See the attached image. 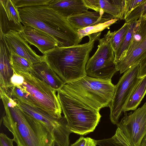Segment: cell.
Returning a JSON list of instances; mask_svg holds the SVG:
<instances>
[{
  "mask_svg": "<svg viewBox=\"0 0 146 146\" xmlns=\"http://www.w3.org/2000/svg\"><path fill=\"white\" fill-rule=\"evenodd\" d=\"M101 32L88 35L89 41L68 47L58 46L44 56V61L65 84L86 76V67L96 41Z\"/></svg>",
  "mask_w": 146,
  "mask_h": 146,
  "instance_id": "cell-1",
  "label": "cell"
},
{
  "mask_svg": "<svg viewBox=\"0 0 146 146\" xmlns=\"http://www.w3.org/2000/svg\"><path fill=\"white\" fill-rule=\"evenodd\" d=\"M23 26L38 29L53 37L58 46L65 47L79 44L82 40L77 31L62 16L50 8L48 5L18 9Z\"/></svg>",
  "mask_w": 146,
  "mask_h": 146,
  "instance_id": "cell-2",
  "label": "cell"
},
{
  "mask_svg": "<svg viewBox=\"0 0 146 146\" xmlns=\"http://www.w3.org/2000/svg\"><path fill=\"white\" fill-rule=\"evenodd\" d=\"M5 114L3 124L12 133L17 146H54V137L44 124L22 112L17 106L9 108L2 100Z\"/></svg>",
  "mask_w": 146,
  "mask_h": 146,
  "instance_id": "cell-3",
  "label": "cell"
},
{
  "mask_svg": "<svg viewBox=\"0 0 146 146\" xmlns=\"http://www.w3.org/2000/svg\"><path fill=\"white\" fill-rule=\"evenodd\" d=\"M57 92L69 131L80 135L93 131L101 117L100 111L80 100L64 85Z\"/></svg>",
  "mask_w": 146,
  "mask_h": 146,
  "instance_id": "cell-4",
  "label": "cell"
},
{
  "mask_svg": "<svg viewBox=\"0 0 146 146\" xmlns=\"http://www.w3.org/2000/svg\"><path fill=\"white\" fill-rule=\"evenodd\" d=\"M64 86L80 100L99 111L109 106L115 89L111 80H101L87 76Z\"/></svg>",
  "mask_w": 146,
  "mask_h": 146,
  "instance_id": "cell-5",
  "label": "cell"
},
{
  "mask_svg": "<svg viewBox=\"0 0 146 146\" xmlns=\"http://www.w3.org/2000/svg\"><path fill=\"white\" fill-rule=\"evenodd\" d=\"M14 71L24 78L21 86L25 91L27 99L22 103L40 109L54 118L62 117L61 106L54 89L30 72Z\"/></svg>",
  "mask_w": 146,
  "mask_h": 146,
  "instance_id": "cell-6",
  "label": "cell"
},
{
  "mask_svg": "<svg viewBox=\"0 0 146 146\" xmlns=\"http://www.w3.org/2000/svg\"><path fill=\"white\" fill-rule=\"evenodd\" d=\"M114 32L109 31L100 38L98 49L88 60L86 67V76L98 79L111 80L117 71L114 51L111 43Z\"/></svg>",
  "mask_w": 146,
  "mask_h": 146,
  "instance_id": "cell-7",
  "label": "cell"
},
{
  "mask_svg": "<svg viewBox=\"0 0 146 146\" xmlns=\"http://www.w3.org/2000/svg\"><path fill=\"white\" fill-rule=\"evenodd\" d=\"M139 64L131 67L124 73L115 85L114 94L109 106L110 119L114 125H117L119 122L132 91L139 80Z\"/></svg>",
  "mask_w": 146,
  "mask_h": 146,
  "instance_id": "cell-8",
  "label": "cell"
},
{
  "mask_svg": "<svg viewBox=\"0 0 146 146\" xmlns=\"http://www.w3.org/2000/svg\"><path fill=\"white\" fill-rule=\"evenodd\" d=\"M17 106L22 112L45 125L54 137L55 142L61 146H69L70 134L64 116L57 119L37 108L25 104L17 103Z\"/></svg>",
  "mask_w": 146,
  "mask_h": 146,
  "instance_id": "cell-9",
  "label": "cell"
},
{
  "mask_svg": "<svg viewBox=\"0 0 146 146\" xmlns=\"http://www.w3.org/2000/svg\"><path fill=\"white\" fill-rule=\"evenodd\" d=\"M146 52V19L137 20L134 33L125 56L115 63L117 71L124 73L133 66L139 64Z\"/></svg>",
  "mask_w": 146,
  "mask_h": 146,
  "instance_id": "cell-10",
  "label": "cell"
},
{
  "mask_svg": "<svg viewBox=\"0 0 146 146\" xmlns=\"http://www.w3.org/2000/svg\"><path fill=\"white\" fill-rule=\"evenodd\" d=\"M124 115L117 125L130 146H140L146 134V102L132 113Z\"/></svg>",
  "mask_w": 146,
  "mask_h": 146,
  "instance_id": "cell-11",
  "label": "cell"
},
{
  "mask_svg": "<svg viewBox=\"0 0 146 146\" xmlns=\"http://www.w3.org/2000/svg\"><path fill=\"white\" fill-rule=\"evenodd\" d=\"M3 35L5 44L11 52L16 53L33 64L44 61V56L37 55L19 32L11 30Z\"/></svg>",
  "mask_w": 146,
  "mask_h": 146,
  "instance_id": "cell-12",
  "label": "cell"
},
{
  "mask_svg": "<svg viewBox=\"0 0 146 146\" xmlns=\"http://www.w3.org/2000/svg\"><path fill=\"white\" fill-rule=\"evenodd\" d=\"M18 8L12 0H0V33L10 31L21 32L23 26Z\"/></svg>",
  "mask_w": 146,
  "mask_h": 146,
  "instance_id": "cell-13",
  "label": "cell"
},
{
  "mask_svg": "<svg viewBox=\"0 0 146 146\" xmlns=\"http://www.w3.org/2000/svg\"><path fill=\"white\" fill-rule=\"evenodd\" d=\"M20 33L28 43L35 46L44 55L58 46L53 37L36 28L23 26L22 31Z\"/></svg>",
  "mask_w": 146,
  "mask_h": 146,
  "instance_id": "cell-14",
  "label": "cell"
},
{
  "mask_svg": "<svg viewBox=\"0 0 146 146\" xmlns=\"http://www.w3.org/2000/svg\"><path fill=\"white\" fill-rule=\"evenodd\" d=\"M86 7L95 11L104 12L114 19H124L125 0H83Z\"/></svg>",
  "mask_w": 146,
  "mask_h": 146,
  "instance_id": "cell-15",
  "label": "cell"
},
{
  "mask_svg": "<svg viewBox=\"0 0 146 146\" xmlns=\"http://www.w3.org/2000/svg\"><path fill=\"white\" fill-rule=\"evenodd\" d=\"M104 14L102 11H87L72 15L67 19L73 27L78 30L114 19L110 15Z\"/></svg>",
  "mask_w": 146,
  "mask_h": 146,
  "instance_id": "cell-16",
  "label": "cell"
},
{
  "mask_svg": "<svg viewBox=\"0 0 146 146\" xmlns=\"http://www.w3.org/2000/svg\"><path fill=\"white\" fill-rule=\"evenodd\" d=\"M0 88L6 91L13 85L11 79L13 71L9 62L10 52L4 41L3 35L0 34Z\"/></svg>",
  "mask_w": 146,
  "mask_h": 146,
  "instance_id": "cell-17",
  "label": "cell"
},
{
  "mask_svg": "<svg viewBox=\"0 0 146 146\" xmlns=\"http://www.w3.org/2000/svg\"><path fill=\"white\" fill-rule=\"evenodd\" d=\"M30 73L44 81L56 92L65 84L44 61L33 64Z\"/></svg>",
  "mask_w": 146,
  "mask_h": 146,
  "instance_id": "cell-18",
  "label": "cell"
},
{
  "mask_svg": "<svg viewBox=\"0 0 146 146\" xmlns=\"http://www.w3.org/2000/svg\"><path fill=\"white\" fill-rule=\"evenodd\" d=\"M49 7L65 17L88 11L83 0H51Z\"/></svg>",
  "mask_w": 146,
  "mask_h": 146,
  "instance_id": "cell-19",
  "label": "cell"
},
{
  "mask_svg": "<svg viewBox=\"0 0 146 146\" xmlns=\"http://www.w3.org/2000/svg\"><path fill=\"white\" fill-rule=\"evenodd\" d=\"M146 94V75L139 79L129 97L124 112L136 110Z\"/></svg>",
  "mask_w": 146,
  "mask_h": 146,
  "instance_id": "cell-20",
  "label": "cell"
},
{
  "mask_svg": "<svg viewBox=\"0 0 146 146\" xmlns=\"http://www.w3.org/2000/svg\"><path fill=\"white\" fill-rule=\"evenodd\" d=\"M137 20L128 23L129 25L127 33L117 52L114 54L115 63L119 61L125 56L130 44Z\"/></svg>",
  "mask_w": 146,
  "mask_h": 146,
  "instance_id": "cell-21",
  "label": "cell"
},
{
  "mask_svg": "<svg viewBox=\"0 0 146 146\" xmlns=\"http://www.w3.org/2000/svg\"><path fill=\"white\" fill-rule=\"evenodd\" d=\"M10 52L9 62L13 70L15 72H30L33 64L16 53Z\"/></svg>",
  "mask_w": 146,
  "mask_h": 146,
  "instance_id": "cell-22",
  "label": "cell"
},
{
  "mask_svg": "<svg viewBox=\"0 0 146 146\" xmlns=\"http://www.w3.org/2000/svg\"><path fill=\"white\" fill-rule=\"evenodd\" d=\"M119 19H113L104 23H99L77 31L78 37L80 39L86 36L101 32L104 30L108 29Z\"/></svg>",
  "mask_w": 146,
  "mask_h": 146,
  "instance_id": "cell-23",
  "label": "cell"
},
{
  "mask_svg": "<svg viewBox=\"0 0 146 146\" xmlns=\"http://www.w3.org/2000/svg\"><path fill=\"white\" fill-rule=\"evenodd\" d=\"M100 146H130L121 130L117 128L115 134L111 138L96 140Z\"/></svg>",
  "mask_w": 146,
  "mask_h": 146,
  "instance_id": "cell-24",
  "label": "cell"
},
{
  "mask_svg": "<svg viewBox=\"0 0 146 146\" xmlns=\"http://www.w3.org/2000/svg\"><path fill=\"white\" fill-rule=\"evenodd\" d=\"M129 23H125L118 30L114 31L113 36L111 40V43L115 53L119 48L128 31Z\"/></svg>",
  "mask_w": 146,
  "mask_h": 146,
  "instance_id": "cell-25",
  "label": "cell"
},
{
  "mask_svg": "<svg viewBox=\"0 0 146 146\" xmlns=\"http://www.w3.org/2000/svg\"><path fill=\"white\" fill-rule=\"evenodd\" d=\"M146 13V0L137 6L125 18V23L137 20Z\"/></svg>",
  "mask_w": 146,
  "mask_h": 146,
  "instance_id": "cell-26",
  "label": "cell"
},
{
  "mask_svg": "<svg viewBox=\"0 0 146 146\" xmlns=\"http://www.w3.org/2000/svg\"><path fill=\"white\" fill-rule=\"evenodd\" d=\"M18 8L49 5L51 0H12Z\"/></svg>",
  "mask_w": 146,
  "mask_h": 146,
  "instance_id": "cell-27",
  "label": "cell"
},
{
  "mask_svg": "<svg viewBox=\"0 0 146 146\" xmlns=\"http://www.w3.org/2000/svg\"><path fill=\"white\" fill-rule=\"evenodd\" d=\"M96 140L90 137H80L74 143L69 146H96Z\"/></svg>",
  "mask_w": 146,
  "mask_h": 146,
  "instance_id": "cell-28",
  "label": "cell"
},
{
  "mask_svg": "<svg viewBox=\"0 0 146 146\" xmlns=\"http://www.w3.org/2000/svg\"><path fill=\"white\" fill-rule=\"evenodd\" d=\"M144 0H125L124 19L126 16Z\"/></svg>",
  "mask_w": 146,
  "mask_h": 146,
  "instance_id": "cell-29",
  "label": "cell"
},
{
  "mask_svg": "<svg viewBox=\"0 0 146 146\" xmlns=\"http://www.w3.org/2000/svg\"><path fill=\"white\" fill-rule=\"evenodd\" d=\"M138 78H141L146 75V52L139 64Z\"/></svg>",
  "mask_w": 146,
  "mask_h": 146,
  "instance_id": "cell-30",
  "label": "cell"
},
{
  "mask_svg": "<svg viewBox=\"0 0 146 146\" xmlns=\"http://www.w3.org/2000/svg\"><path fill=\"white\" fill-rule=\"evenodd\" d=\"M13 140L3 133H0V146H14Z\"/></svg>",
  "mask_w": 146,
  "mask_h": 146,
  "instance_id": "cell-31",
  "label": "cell"
},
{
  "mask_svg": "<svg viewBox=\"0 0 146 146\" xmlns=\"http://www.w3.org/2000/svg\"><path fill=\"white\" fill-rule=\"evenodd\" d=\"M24 81L23 77L21 75L16 74L13 71V74L11 79V82L13 86H20L23 84Z\"/></svg>",
  "mask_w": 146,
  "mask_h": 146,
  "instance_id": "cell-32",
  "label": "cell"
},
{
  "mask_svg": "<svg viewBox=\"0 0 146 146\" xmlns=\"http://www.w3.org/2000/svg\"><path fill=\"white\" fill-rule=\"evenodd\" d=\"M140 146H146V134L143 139Z\"/></svg>",
  "mask_w": 146,
  "mask_h": 146,
  "instance_id": "cell-33",
  "label": "cell"
},
{
  "mask_svg": "<svg viewBox=\"0 0 146 146\" xmlns=\"http://www.w3.org/2000/svg\"><path fill=\"white\" fill-rule=\"evenodd\" d=\"M142 18L143 19H146V13L143 16Z\"/></svg>",
  "mask_w": 146,
  "mask_h": 146,
  "instance_id": "cell-34",
  "label": "cell"
},
{
  "mask_svg": "<svg viewBox=\"0 0 146 146\" xmlns=\"http://www.w3.org/2000/svg\"><path fill=\"white\" fill-rule=\"evenodd\" d=\"M54 146H61L59 144L56 142Z\"/></svg>",
  "mask_w": 146,
  "mask_h": 146,
  "instance_id": "cell-35",
  "label": "cell"
}]
</instances>
